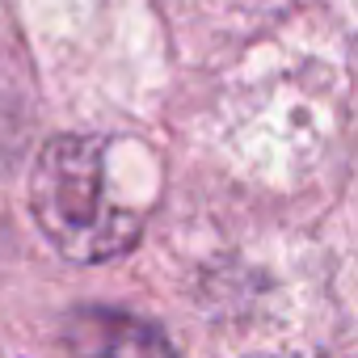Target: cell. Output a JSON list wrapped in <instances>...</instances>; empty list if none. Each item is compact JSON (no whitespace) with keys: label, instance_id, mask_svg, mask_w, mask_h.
<instances>
[{"label":"cell","instance_id":"obj_1","mask_svg":"<svg viewBox=\"0 0 358 358\" xmlns=\"http://www.w3.org/2000/svg\"><path fill=\"white\" fill-rule=\"evenodd\" d=\"M30 211L68 262H110L143 232V211L114 190L110 143L97 135H59L43 148L30 173Z\"/></svg>","mask_w":358,"mask_h":358},{"label":"cell","instance_id":"obj_2","mask_svg":"<svg viewBox=\"0 0 358 358\" xmlns=\"http://www.w3.org/2000/svg\"><path fill=\"white\" fill-rule=\"evenodd\" d=\"M72 358H177L164 333L131 312L85 308L64 329Z\"/></svg>","mask_w":358,"mask_h":358}]
</instances>
